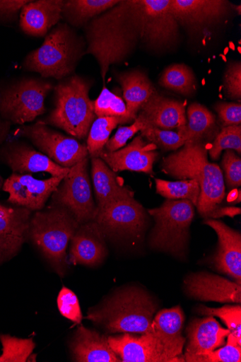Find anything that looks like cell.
<instances>
[{"instance_id": "cell-1", "label": "cell", "mask_w": 241, "mask_h": 362, "mask_svg": "<svg viewBox=\"0 0 241 362\" xmlns=\"http://www.w3.org/2000/svg\"><path fill=\"white\" fill-rule=\"evenodd\" d=\"M84 31L86 54L98 62L105 86L111 66L127 61L140 45V28L131 0H120L116 6L92 19Z\"/></svg>"}, {"instance_id": "cell-2", "label": "cell", "mask_w": 241, "mask_h": 362, "mask_svg": "<svg viewBox=\"0 0 241 362\" xmlns=\"http://www.w3.org/2000/svg\"><path fill=\"white\" fill-rule=\"evenodd\" d=\"M206 144H185L180 151L165 157L162 171L179 180H194L199 185L197 210L204 218L211 215L223 202L225 195L223 174L216 163L208 158Z\"/></svg>"}, {"instance_id": "cell-3", "label": "cell", "mask_w": 241, "mask_h": 362, "mask_svg": "<svg viewBox=\"0 0 241 362\" xmlns=\"http://www.w3.org/2000/svg\"><path fill=\"white\" fill-rule=\"evenodd\" d=\"M156 310V303L147 292L131 287L90 309L86 318L108 333L145 334L151 330Z\"/></svg>"}, {"instance_id": "cell-4", "label": "cell", "mask_w": 241, "mask_h": 362, "mask_svg": "<svg viewBox=\"0 0 241 362\" xmlns=\"http://www.w3.org/2000/svg\"><path fill=\"white\" fill-rule=\"evenodd\" d=\"M86 50L85 40L74 28L59 23L45 37L42 45L25 57L23 68L44 78L60 81L73 76Z\"/></svg>"}, {"instance_id": "cell-5", "label": "cell", "mask_w": 241, "mask_h": 362, "mask_svg": "<svg viewBox=\"0 0 241 362\" xmlns=\"http://www.w3.org/2000/svg\"><path fill=\"white\" fill-rule=\"evenodd\" d=\"M91 81L78 75L66 78L54 86V107L40 122L63 129L68 135L83 140L97 118L89 97Z\"/></svg>"}, {"instance_id": "cell-6", "label": "cell", "mask_w": 241, "mask_h": 362, "mask_svg": "<svg viewBox=\"0 0 241 362\" xmlns=\"http://www.w3.org/2000/svg\"><path fill=\"white\" fill-rule=\"evenodd\" d=\"M79 226L70 211L54 205L37 211L30 218L27 238L38 247L60 276H64L66 269L68 245Z\"/></svg>"}, {"instance_id": "cell-7", "label": "cell", "mask_w": 241, "mask_h": 362, "mask_svg": "<svg viewBox=\"0 0 241 362\" xmlns=\"http://www.w3.org/2000/svg\"><path fill=\"white\" fill-rule=\"evenodd\" d=\"M141 33V45L155 54L178 48L180 27L170 10V0H131Z\"/></svg>"}, {"instance_id": "cell-8", "label": "cell", "mask_w": 241, "mask_h": 362, "mask_svg": "<svg viewBox=\"0 0 241 362\" xmlns=\"http://www.w3.org/2000/svg\"><path fill=\"white\" fill-rule=\"evenodd\" d=\"M194 206L188 200L167 199L159 208L148 210L155 221L151 247L175 257H184L194 216Z\"/></svg>"}, {"instance_id": "cell-9", "label": "cell", "mask_w": 241, "mask_h": 362, "mask_svg": "<svg viewBox=\"0 0 241 362\" xmlns=\"http://www.w3.org/2000/svg\"><path fill=\"white\" fill-rule=\"evenodd\" d=\"M54 86L41 78H26L0 92V116L24 125L46 112L45 100Z\"/></svg>"}, {"instance_id": "cell-10", "label": "cell", "mask_w": 241, "mask_h": 362, "mask_svg": "<svg viewBox=\"0 0 241 362\" xmlns=\"http://www.w3.org/2000/svg\"><path fill=\"white\" fill-rule=\"evenodd\" d=\"M88 157L71 168L52 194V205L66 209L80 225L94 220L97 213L88 174Z\"/></svg>"}, {"instance_id": "cell-11", "label": "cell", "mask_w": 241, "mask_h": 362, "mask_svg": "<svg viewBox=\"0 0 241 362\" xmlns=\"http://www.w3.org/2000/svg\"><path fill=\"white\" fill-rule=\"evenodd\" d=\"M170 10L180 27L199 37L225 23L235 6L225 0H170Z\"/></svg>"}, {"instance_id": "cell-12", "label": "cell", "mask_w": 241, "mask_h": 362, "mask_svg": "<svg viewBox=\"0 0 241 362\" xmlns=\"http://www.w3.org/2000/svg\"><path fill=\"white\" fill-rule=\"evenodd\" d=\"M17 129L20 136L28 139L40 152L62 168H71L88 157L86 146L39 121Z\"/></svg>"}, {"instance_id": "cell-13", "label": "cell", "mask_w": 241, "mask_h": 362, "mask_svg": "<svg viewBox=\"0 0 241 362\" xmlns=\"http://www.w3.org/2000/svg\"><path fill=\"white\" fill-rule=\"evenodd\" d=\"M147 220L144 208L134 199L117 202L98 210L94 218L106 238L121 240L139 238Z\"/></svg>"}, {"instance_id": "cell-14", "label": "cell", "mask_w": 241, "mask_h": 362, "mask_svg": "<svg viewBox=\"0 0 241 362\" xmlns=\"http://www.w3.org/2000/svg\"><path fill=\"white\" fill-rule=\"evenodd\" d=\"M65 176L41 180L30 175L13 173L3 189L9 193L8 202L30 211H41Z\"/></svg>"}, {"instance_id": "cell-15", "label": "cell", "mask_w": 241, "mask_h": 362, "mask_svg": "<svg viewBox=\"0 0 241 362\" xmlns=\"http://www.w3.org/2000/svg\"><path fill=\"white\" fill-rule=\"evenodd\" d=\"M0 160L13 173L20 175L47 173L52 177H60L66 176L71 170L58 165L42 152L20 141L8 142L0 148Z\"/></svg>"}, {"instance_id": "cell-16", "label": "cell", "mask_w": 241, "mask_h": 362, "mask_svg": "<svg viewBox=\"0 0 241 362\" xmlns=\"http://www.w3.org/2000/svg\"><path fill=\"white\" fill-rule=\"evenodd\" d=\"M157 148L155 144L139 136L129 145L117 151L103 150L99 158L115 173L131 171L151 175L153 164L159 155Z\"/></svg>"}, {"instance_id": "cell-17", "label": "cell", "mask_w": 241, "mask_h": 362, "mask_svg": "<svg viewBox=\"0 0 241 362\" xmlns=\"http://www.w3.org/2000/svg\"><path fill=\"white\" fill-rule=\"evenodd\" d=\"M185 316L180 306L160 311L153 318L149 333L162 351L175 362L184 361L182 336Z\"/></svg>"}, {"instance_id": "cell-18", "label": "cell", "mask_w": 241, "mask_h": 362, "mask_svg": "<svg viewBox=\"0 0 241 362\" xmlns=\"http://www.w3.org/2000/svg\"><path fill=\"white\" fill-rule=\"evenodd\" d=\"M186 291L192 298L222 303H241V285L208 273L189 275L184 281Z\"/></svg>"}, {"instance_id": "cell-19", "label": "cell", "mask_w": 241, "mask_h": 362, "mask_svg": "<svg viewBox=\"0 0 241 362\" xmlns=\"http://www.w3.org/2000/svg\"><path fill=\"white\" fill-rule=\"evenodd\" d=\"M70 261L73 264L96 267L108 254L106 238L93 220L80 225L71 240Z\"/></svg>"}, {"instance_id": "cell-20", "label": "cell", "mask_w": 241, "mask_h": 362, "mask_svg": "<svg viewBox=\"0 0 241 362\" xmlns=\"http://www.w3.org/2000/svg\"><path fill=\"white\" fill-rule=\"evenodd\" d=\"M218 237V247L213 263L221 272L231 276L241 285V235L221 221L206 219Z\"/></svg>"}, {"instance_id": "cell-21", "label": "cell", "mask_w": 241, "mask_h": 362, "mask_svg": "<svg viewBox=\"0 0 241 362\" xmlns=\"http://www.w3.org/2000/svg\"><path fill=\"white\" fill-rule=\"evenodd\" d=\"M64 0L30 1L20 13V26L25 35L43 38L62 19Z\"/></svg>"}, {"instance_id": "cell-22", "label": "cell", "mask_w": 241, "mask_h": 362, "mask_svg": "<svg viewBox=\"0 0 241 362\" xmlns=\"http://www.w3.org/2000/svg\"><path fill=\"white\" fill-rule=\"evenodd\" d=\"M109 344L122 362H175L146 333L137 337L130 334L108 337Z\"/></svg>"}, {"instance_id": "cell-23", "label": "cell", "mask_w": 241, "mask_h": 362, "mask_svg": "<svg viewBox=\"0 0 241 362\" xmlns=\"http://www.w3.org/2000/svg\"><path fill=\"white\" fill-rule=\"evenodd\" d=\"M91 177L97 201V211L120 201L134 199V192L100 158H91Z\"/></svg>"}, {"instance_id": "cell-24", "label": "cell", "mask_w": 241, "mask_h": 362, "mask_svg": "<svg viewBox=\"0 0 241 362\" xmlns=\"http://www.w3.org/2000/svg\"><path fill=\"white\" fill-rule=\"evenodd\" d=\"M188 344L183 358L208 354L225 345L230 334L213 317L208 316L194 320L187 329Z\"/></svg>"}, {"instance_id": "cell-25", "label": "cell", "mask_w": 241, "mask_h": 362, "mask_svg": "<svg viewBox=\"0 0 241 362\" xmlns=\"http://www.w3.org/2000/svg\"><path fill=\"white\" fill-rule=\"evenodd\" d=\"M137 116L146 124L170 130L180 129L187 123L186 105L173 98L154 93Z\"/></svg>"}, {"instance_id": "cell-26", "label": "cell", "mask_w": 241, "mask_h": 362, "mask_svg": "<svg viewBox=\"0 0 241 362\" xmlns=\"http://www.w3.org/2000/svg\"><path fill=\"white\" fill-rule=\"evenodd\" d=\"M74 359L79 362H120L108 337L80 326L71 345Z\"/></svg>"}, {"instance_id": "cell-27", "label": "cell", "mask_w": 241, "mask_h": 362, "mask_svg": "<svg viewBox=\"0 0 241 362\" xmlns=\"http://www.w3.org/2000/svg\"><path fill=\"white\" fill-rule=\"evenodd\" d=\"M129 115L135 120L143 106L157 92L148 75L139 70L116 73Z\"/></svg>"}, {"instance_id": "cell-28", "label": "cell", "mask_w": 241, "mask_h": 362, "mask_svg": "<svg viewBox=\"0 0 241 362\" xmlns=\"http://www.w3.org/2000/svg\"><path fill=\"white\" fill-rule=\"evenodd\" d=\"M187 113V124L177 131L185 144H206L216 139L219 134L218 126L213 112L195 103L188 107Z\"/></svg>"}, {"instance_id": "cell-29", "label": "cell", "mask_w": 241, "mask_h": 362, "mask_svg": "<svg viewBox=\"0 0 241 362\" xmlns=\"http://www.w3.org/2000/svg\"><path fill=\"white\" fill-rule=\"evenodd\" d=\"M120 0H66L61 17L73 28L85 27L92 19L116 6Z\"/></svg>"}, {"instance_id": "cell-30", "label": "cell", "mask_w": 241, "mask_h": 362, "mask_svg": "<svg viewBox=\"0 0 241 362\" xmlns=\"http://www.w3.org/2000/svg\"><path fill=\"white\" fill-rule=\"evenodd\" d=\"M159 84L167 90L189 96L195 93L197 81L189 66L185 64H173L163 71Z\"/></svg>"}, {"instance_id": "cell-31", "label": "cell", "mask_w": 241, "mask_h": 362, "mask_svg": "<svg viewBox=\"0 0 241 362\" xmlns=\"http://www.w3.org/2000/svg\"><path fill=\"white\" fill-rule=\"evenodd\" d=\"M31 211L0 204V236L27 239Z\"/></svg>"}, {"instance_id": "cell-32", "label": "cell", "mask_w": 241, "mask_h": 362, "mask_svg": "<svg viewBox=\"0 0 241 362\" xmlns=\"http://www.w3.org/2000/svg\"><path fill=\"white\" fill-rule=\"evenodd\" d=\"M129 123L124 119L112 117H98L88 134L87 149L90 158H98L110 139L112 131L119 125Z\"/></svg>"}, {"instance_id": "cell-33", "label": "cell", "mask_w": 241, "mask_h": 362, "mask_svg": "<svg viewBox=\"0 0 241 362\" xmlns=\"http://www.w3.org/2000/svg\"><path fill=\"white\" fill-rule=\"evenodd\" d=\"M158 194L170 200H188L194 206L197 205L200 194V187L194 180H182L178 182H170L155 180Z\"/></svg>"}, {"instance_id": "cell-34", "label": "cell", "mask_w": 241, "mask_h": 362, "mask_svg": "<svg viewBox=\"0 0 241 362\" xmlns=\"http://www.w3.org/2000/svg\"><path fill=\"white\" fill-rule=\"evenodd\" d=\"M93 107L97 118L112 117L124 119L129 122L134 121L129 115L122 98L110 91L106 86H103L97 100L93 101Z\"/></svg>"}, {"instance_id": "cell-35", "label": "cell", "mask_w": 241, "mask_h": 362, "mask_svg": "<svg viewBox=\"0 0 241 362\" xmlns=\"http://www.w3.org/2000/svg\"><path fill=\"white\" fill-rule=\"evenodd\" d=\"M3 344V354L0 362H25L36 345L32 339H21L9 335L0 336Z\"/></svg>"}, {"instance_id": "cell-36", "label": "cell", "mask_w": 241, "mask_h": 362, "mask_svg": "<svg viewBox=\"0 0 241 362\" xmlns=\"http://www.w3.org/2000/svg\"><path fill=\"white\" fill-rule=\"evenodd\" d=\"M141 136L165 151H175L184 146L185 141L178 132L160 129L149 124L141 130Z\"/></svg>"}, {"instance_id": "cell-37", "label": "cell", "mask_w": 241, "mask_h": 362, "mask_svg": "<svg viewBox=\"0 0 241 362\" xmlns=\"http://www.w3.org/2000/svg\"><path fill=\"white\" fill-rule=\"evenodd\" d=\"M226 345L217 351L208 354L187 357L184 361L188 362H240L241 343L230 333L228 336Z\"/></svg>"}, {"instance_id": "cell-38", "label": "cell", "mask_w": 241, "mask_h": 362, "mask_svg": "<svg viewBox=\"0 0 241 362\" xmlns=\"http://www.w3.org/2000/svg\"><path fill=\"white\" fill-rule=\"evenodd\" d=\"M224 150H234L241 153V125L223 127L214 139L209 151L213 160H218Z\"/></svg>"}, {"instance_id": "cell-39", "label": "cell", "mask_w": 241, "mask_h": 362, "mask_svg": "<svg viewBox=\"0 0 241 362\" xmlns=\"http://www.w3.org/2000/svg\"><path fill=\"white\" fill-rule=\"evenodd\" d=\"M197 309L200 315L220 317L228 326L230 333L241 343V308L240 305L224 306L221 308H210L201 305Z\"/></svg>"}, {"instance_id": "cell-40", "label": "cell", "mask_w": 241, "mask_h": 362, "mask_svg": "<svg viewBox=\"0 0 241 362\" xmlns=\"http://www.w3.org/2000/svg\"><path fill=\"white\" fill-rule=\"evenodd\" d=\"M57 305L63 317L75 323H81V308L77 296L73 291L63 287L58 295Z\"/></svg>"}, {"instance_id": "cell-41", "label": "cell", "mask_w": 241, "mask_h": 362, "mask_svg": "<svg viewBox=\"0 0 241 362\" xmlns=\"http://www.w3.org/2000/svg\"><path fill=\"white\" fill-rule=\"evenodd\" d=\"M145 125L144 120L141 117L137 116L131 125L120 127L117 131L116 134L107 142L105 151L114 152L122 148L130 139L139 133V132H141Z\"/></svg>"}, {"instance_id": "cell-42", "label": "cell", "mask_w": 241, "mask_h": 362, "mask_svg": "<svg viewBox=\"0 0 241 362\" xmlns=\"http://www.w3.org/2000/svg\"><path fill=\"white\" fill-rule=\"evenodd\" d=\"M225 182L228 188L239 187L241 185V159L232 150H226L222 160Z\"/></svg>"}, {"instance_id": "cell-43", "label": "cell", "mask_w": 241, "mask_h": 362, "mask_svg": "<svg viewBox=\"0 0 241 362\" xmlns=\"http://www.w3.org/2000/svg\"><path fill=\"white\" fill-rule=\"evenodd\" d=\"M225 93L233 100H240L241 98V63L230 62L225 70L223 78Z\"/></svg>"}, {"instance_id": "cell-44", "label": "cell", "mask_w": 241, "mask_h": 362, "mask_svg": "<svg viewBox=\"0 0 241 362\" xmlns=\"http://www.w3.org/2000/svg\"><path fill=\"white\" fill-rule=\"evenodd\" d=\"M215 110L223 127L241 125V105L240 103H218L215 105Z\"/></svg>"}, {"instance_id": "cell-45", "label": "cell", "mask_w": 241, "mask_h": 362, "mask_svg": "<svg viewBox=\"0 0 241 362\" xmlns=\"http://www.w3.org/2000/svg\"><path fill=\"white\" fill-rule=\"evenodd\" d=\"M27 239L0 236V264L16 256Z\"/></svg>"}, {"instance_id": "cell-46", "label": "cell", "mask_w": 241, "mask_h": 362, "mask_svg": "<svg viewBox=\"0 0 241 362\" xmlns=\"http://www.w3.org/2000/svg\"><path fill=\"white\" fill-rule=\"evenodd\" d=\"M28 0H0V21L16 19Z\"/></svg>"}, {"instance_id": "cell-47", "label": "cell", "mask_w": 241, "mask_h": 362, "mask_svg": "<svg viewBox=\"0 0 241 362\" xmlns=\"http://www.w3.org/2000/svg\"><path fill=\"white\" fill-rule=\"evenodd\" d=\"M240 214V209L235 207H218L210 216V218H220L223 216L234 217Z\"/></svg>"}, {"instance_id": "cell-48", "label": "cell", "mask_w": 241, "mask_h": 362, "mask_svg": "<svg viewBox=\"0 0 241 362\" xmlns=\"http://www.w3.org/2000/svg\"><path fill=\"white\" fill-rule=\"evenodd\" d=\"M11 123L0 116V146L6 141L11 129Z\"/></svg>"}, {"instance_id": "cell-49", "label": "cell", "mask_w": 241, "mask_h": 362, "mask_svg": "<svg viewBox=\"0 0 241 362\" xmlns=\"http://www.w3.org/2000/svg\"><path fill=\"white\" fill-rule=\"evenodd\" d=\"M5 181L1 175H0V189H2L4 187Z\"/></svg>"}]
</instances>
